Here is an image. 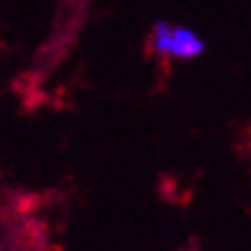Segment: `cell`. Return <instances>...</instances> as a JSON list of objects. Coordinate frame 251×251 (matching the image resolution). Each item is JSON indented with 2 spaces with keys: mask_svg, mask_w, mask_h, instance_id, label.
Wrapping results in <instances>:
<instances>
[{
  "mask_svg": "<svg viewBox=\"0 0 251 251\" xmlns=\"http://www.w3.org/2000/svg\"><path fill=\"white\" fill-rule=\"evenodd\" d=\"M149 47L156 56L172 62H192L202 56L205 41L195 28L169 24V21H156L149 36Z\"/></svg>",
  "mask_w": 251,
  "mask_h": 251,
  "instance_id": "cell-1",
  "label": "cell"
}]
</instances>
